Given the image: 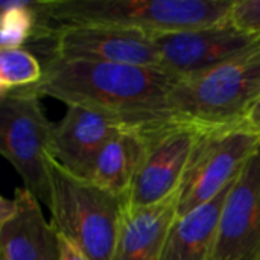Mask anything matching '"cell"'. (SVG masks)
<instances>
[{
    "label": "cell",
    "instance_id": "ffe728a7",
    "mask_svg": "<svg viewBox=\"0 0 260 260\" xmlns=\"http://www.w3.org/2000/svg\"><path fill=\"white\" fill-rule=\"evenodd\" d=\"M253 128H256V125L260 122V101L259 104L253 108V111H251V114L248 116V120H247Z\"/></svg>",
    "mask_w": 260,
    "mask_h": 260
},
{
    "label": "cell",
    "instance_id": "8fae6325",
    "mask_svg": "<svg viewBox=\"0 0 260 260\" xmlns=\"http://www.w3.org/2000/svg\"><path fill=\"white\" fill-rule=\"evenodd\" d=\"M128 128L134 126L116 114L70 105L53 128L52 157L70 174L90 180L102 148Z\"/></svg>",
    "mask_w": 260,
    "mask_h": 260
},
{
    "label": "cell",
    "instance_id": "277c9868",
    "mask_svg": "<svg viewBox=\"0 0 260 260\" xmlns=\"http://www.w3.org/2000/svg\"><path fill=\"white\" fill-rule=\"evenodd\" d=\"M52 224L90 260H113L119 225L128 198L64 169L55 158L49 168Z\"/></svg>",
    "mask_w": 260,
    "mask_h": 260
},
{
    "label": "cell",
    "instance_id": "5bb4252c",
    "mask_svg": "<svg viewBox=\"0 0 260 260\" xmlns=\"http://www.w3.org/2000/svg\"><path fill=\"white\" fill-rule=\"evenodd\" d=\"M233 181L212 201L175 218L161 260H213L221 213Z\"/></svg>",
    "mask_w": 260,
    "mask_h": 260
},
{
    "label": "cell",
    "instance_id": "7402d4cb",
    "mask_svg": "<svg viewBox=\"0 0 260 260\" xmlns=\"http://www.w3.org/2000/svg\"><path fill=\"white\" fill-rule=\"evenodd\" d=\"M0 260H5V259H3V257H2V256H0Z\"/></svg>",
    "mask_w": 260,
    "mask_h": 260
},
{
    "label": "cell",
    "instance_id": "52a82bcc",
    "mask_svg": "<svg viewBox=\"0 0 260 260\" xmlns=\"http://www.w3.org/2000/svg\"><path fill=\"white\" fill-rule=\"evenodd\" d=\"M35 38L52 41L50 56L64 61L113 62L158 67L160 56L152 34L99 24L40 27Z\"/></svg>",
    "mask_w": 260,
    "mask_h": 260
},
{
    "label": "cell",
    "instance_id": "7c38bea8",
    "mask_svg": "<svg viewBox=\"0 0 260 260\" xmlns=\"http://www.w3.org/2000/svg\"><path fill=\"white\" fill-rule=\"evenodd\" d=\"M0 256L5 260H58L59 241L40 201L24 187L15 190L12 212L0 216Z\"/></svg>",
    "mask_w": 260,
    "mask_h": 260
},
{
    "label": "cell",
    "instance_id": "2e32d148",
    "mask_svg": "<svg viewBox=\"0 0 260 260\" xmlns=\"http://www.w3.org/2000/svg\"><path fill=\"white\" fill-rule=\"evenodd\" d=\"M44 67L26 47L0 50V94L40 84Z\"/></svg>",
    "mask_w": 260,
    "mask_h": 260
},
{
    "label": "cell",
    "instance_id": "8992f818",
    "mask_svg": "<svg viewBox=\"0 0 260 260\" xmlns=\"http://www.w3.org/2000/svg\"><path fill=\"white\" fill-rule=\"evenodd\" d=\"M259 146V133L248 122L201 128L177 192V216L216 198Z\"/></svg>",
    "mask_w": 260,
    "mask_h": 260
},
{
    "label": "cell",
    "instance_id": "7a4b0ae2",
    "mask_svg": "<svg viewBox=\"0 0 260 260\" xmlns=\"http://www.w3.org/2000/svg\"><path fill=\"white\" fill-rule=\"evenodd\" d=\"M235 0H46L34 2L43 26L99 24L158 35L229 21Z\"/></svg>",
    "mask_w": 260,
    "mask_h": 260
},
{
    "label": "cell",
    "instance_id": "6da1fadb",
    "mask_svg": "<svg viewBox=\"0 0 260 260\" xmlns=\"http://www.w3.org/2000/svg\"><path fill=\"white\" fill-rule=\"evenodd\" d=\"M180 79L158 67L64 61L49 56L44 76L32 87L67 107L79 105L125 119L134 128L169 122L166 101Z\"/></svg>",
    "mask_w": 260,
    "mask_h": 260
},
{
    "label": "cell",
    "instance_id": "d6986e66",
    "mask_svg": "<svg viewBox=\"0 0 260 260\" xmlns=\"http://www.w3.org/2000/svg\"><path fill=\"white\" fill-rule=\"evenodd\" d=\"M58 241H59V257H58V260H90L87 257V254L76 244H73L67 238L58 235Z\"/></svg>",
    "mask_w": 260,
    "mask_h": 260
},
{
    "label": "cell",
    "instance_id": "30bf717a",
    "mask_svg": "<svg viewBox=\"0 0 260 260\" xmlns=\"http://www.w3.org/2000/svg\"><path fill=\"white\" fill-rule=\"evenodd\" d=\"M213 260H260V146L227 193Z\"/></svg>",
    "mask_w": 260,
    "mask_h": 260
},
{
    "label": "cell",
    "instance_id": "44dd1931",
    "mask_svg": "<svg viewBox=\"0 0 260 260\" xmlns=\"http://www.w3.org/2000/svg\"><path fill=\"white\" fill-rule=\"evenodd\" d=\"M254 129H256V131L259 133V136H260V122H259V123H257V125H256V128H254Z\"/></svg>",
    "mask_w": 260,
    "mask_h": 260
},
{
    "label": "cell",
    "instance_id": "9a60e30c",
    "mask_svg": "<svg viewBox=\"0 0 260 260\" xmlns=\"http://www.w3.org/2000/svg\"><path fill=\"white\" fill-rule=\"evenodd\" d=\"M146 154L142 128H128L113 137L99 152L90 181L116 195L128 198L134 178Z\"/></svg>",
    "mask_w": 260,
    "mask_h": 260
},
{
    "label": "cell",
    "instance_id": "9c48e42d",
    "mask_svg": "<svg viewBox=\"0 0 260 260\" xmlns=\"http://www.w3.org/2000/svg\"><path fill=\"white\" fill-rule=\"evenodd\" d=\"M158 69L181 79L260 47V37L236 29L230 21L215 26L154 35Z\"/></svg>",
    "mask_w": 260,
    "mask_h": 260
},
{
    "label": "cell",
    "instance_id": "e0dca14e",
    "mask_svg": "<svg viewBox=\"0 0 260 260\" xmlns=\"http://www.w3.org/2000/svg\"><path fill=\"white\" fill-rule=\"evenodd\" d=\"M0 26L2 49L23 47V44L37 37L41 26L34 2L5 3L2 9Z\"/></svg>",
    "mask_w": 260,
    "mask_h": 260
},
{
    "label": "cell",
    "instance_id": "ac0fdd59",
    "mask_svg": "<svg viewBox=\"0 0 260 260\" xmlns=\"http://www.w3.org/2000/svg\"><path fill=\"white\" fill-rule=\"evenodd\" d=\"M229 21L245 34L260 37V0H235Z\"/></svg>",
    "mask_w": 260,
    "mask_h": 260
},
{
    "label": "cell",
    "instance_id": "ba28073f",
    "mask_svg": "<svg viewBox=\"0 0 260 260\" xmlns=\"http://www.w3.org/2000/svg\"><path fill=\"white\" fill-rule=\"evenodd\" d=\"M142 129L146 154L128 193V204L134 207L161 203L178 190L201 131L174 120Z\"/></svg>",
    "mask_w": 260,
    "mask_h": 260
},
{
    "label": "cell",
    "instance_id": "4fadbf2b",
    "mask_svg": "<svg viewBox=\"0 0 260 260\" xmlns=\"http://www.w3.org/2000/svg\"><path fill=\"white\" fill-rule=\"evenodd\" d=\"M177 192L148 207L126 203L113 260H161L169 230L177 218Z\"/></svg>",
    "mask_w": 260,
    "mask_h": 260
},
{
    "label": "cell",
    "instance_id": "5b68a950",
    "mask_svg": "<svg viewBox=\"0 0 260 260\" xmlns=\"http://www.w3.org/2000/svg\"><path fill=\"white\" fill-rule=\"evenodd\" d=\"M40 98L32 87L0 94V152L17 171L24 189L49 207L55 125L46 117Z\"/></svg>",
    "mask_w": 260,
    "mask_h": 260
},
{
    "label": "cell",
    "instance_id": "3957f363",
    "mask_svg": "<svg viewBox=\"0 0 260 260\" xmlns=\"http://www.w3.org/2000/svg\"><path fill=\"white\" fill-rule=\"evenodd\" d=\"M260 101V47L181 78L166 101L168 120L216 128L248 120Z\"/></svg>",
    "mask_w": 260,
    "mask_h": 260
}]
</instances>
